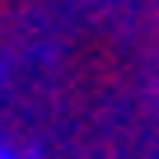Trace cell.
<instances>
[{"label": "cell", "mask_w": 159, "mask_h": 159, "mask_svg": "<svg viewBox=\"0 0 159 159\" xmlns=\"http://www.w3.org/2000/svg\"><path fill=\"white\" fill-rule=\"evenodd\" d=\"M0 159H38V150H24V145H10V140H0Z\"/></svg>", "instance_id": "1"}]
</instances>
